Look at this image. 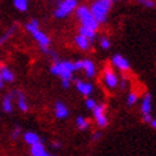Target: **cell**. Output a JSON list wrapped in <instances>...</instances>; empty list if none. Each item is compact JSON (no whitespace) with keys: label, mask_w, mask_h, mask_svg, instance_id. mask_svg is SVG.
<instances>
[{"label":"cell","mask_w":156,"mask_h":156,"mask_svg":"<svg viewBox=\"0 0 156 156\" xmlns=\"http://www.w3.org/2000/svg\"><path fill=\"white\" fill-rule=\"evenodd\" d=\"M83 69L88 78H92L95 76V64L91 60H83Z\"/></svg>","instance_id":"ac0fdd59"},{"label":"cell","mask_w":156,"mask_h":156,"mask_svg":"<svg viewBox=\"0 0 156 156\" xmlns=\"http://www.w3.org/2000/svg\"><path fill=\"white\" fill-rule=\"evenodd\" d=\"M74 9H77V0H63V2L58 4L54 12V16L56 18H66Z\"/></svg>","instance_id":"5b68a950"},{"label":"cell","mask_w":156,"mask_h":156,"mask_svg":"<svg viewBox=\"0 0 156 156\" xmlns=\"http://www.w3.org/2000/svg\"><path fill=\"white\" fill-rule=\"evenodd\" d=\"M77 17L80 18L81 21V27H84V28H90L92 31H96L97 27H99V23L96 22V19L94 18L92 13L91 10L87 8V6H78L77 8Z\"/></svg>","instance_id":"277c9868"},{"label":"cell","mask_w":156,"mask_h":156,"mask_svg":"<svg viewBox=\"0 0 156 156\" xmlns=\"http://www.w3.org/2000/svg\"><path fill=\"white\" fill-rule=\"evenodd\" d=\"M144 4H145L146 6H148V8H152V6L155 5V3L152 2V0H146V2H145Z\"/></svg>","instance_id":"83f0119b"},{"label":"cell","mask_w":156,"mask_h":156,"mask_svg":"<svg viewBox=\"0 0 156 156\" xmlns=\"http://www.w3.org/2000/svg\"><path fill=\"white\" fill-rule=\"evenodd\" d=\"M76 123H77V126H78V128H80V129H86V128H88V126H90L88 120H87L86 118H83V116H78L77 120H76Z\"/></svg>","instance_id":"7402d4cb"},{"label":"cell","mask_w":156,"mask_h":156,"mask_svg":"<svg viewBox=\"0 0 156 156\" xmlns=\"http://www.w3.org/2000/svg\"><path fill=\"white\" fill-rule=\"evenodd\" d=\"M144 120H145L146 123H150V122L152 120V116H151V115H145V116H144Z\"/></svg>","instance_id":"f546056e"},{"label":"cell","mask_w":156,"mask_h":156,"mask_svg":"<svg viewBox=\"0 0 156 156\" xmlns=\"http://www.w3.org/2000/svg\"><path fill=\"white\" fill-rule=\"evenodd\" d=\"M150 123H151V126H152V127H154V128L156 129V118H155V119H152V120H151Z\"/></svg>","instance_id":"d6a6232c"},{"label":"cell","mask_w":156,"mask_h":156,"mask_svg":"<svg viewBox=\"0 0 156 156\" xmlns=\"http://www.w3.org/2000/svg\"><path fill=\"white\" fill-rule=\"evenodd\" d=\"M84 104H86V108H87V109H90V110H94V109H95V106L97 105L96 101H95L94 99H87Z\"/></svg>","instance_id":"cb8c5ba5"},{"label":"cell","mask_w":156,"mask_h":156,"mask_svg":"<svg viewBox=\"0 0 156 156\" xmlns=\"http://www.w3.org/2000/svg\"><path fill=\"white\" fill-rule=\"evenodd\" d=\"M62 86L64 88H68L70 86V81H62Z\"/></svg>","instance_id":"f1b7e54d"},{"label":"cell","mask_w":156,"mask_h":156,"mask_svg":"<svg viewBox=\"0 0 156 156\" xmlns=\"http://www.w3.org/2000/svg\"><path fill=\"white\" fill-rule=\"evenodd\" d=\"M90 44H91V41L88 40V38L84 37V36H82V35H78L76 37V45L80 49H82V50L88 49L90 48Z\"/></svg>","instance_id":"e0dca14e"},{"label":"cell","mask_w":156,"mask_h":156,"mask_svg":"<svg viewBox=\"0 0 156 156\" xmlns=\"http://www.w3.org/2000/svg\"><path fill=\"white\" fill-rule=\"evenodd\" d=\"M31 155L32 156H55V155L49 154L46 151V148H45V146L42 145V142H40V144H37V145L31 146Z\"/></svg>","instance_id":"8fae6325"},{"label":"cell","mask_w":156,"mask_h":156,"mask_svg":"<svg viewBox=\"0 0 156 156\" xmlns=\"http://www.w3.org/2000/svg\"><path fill=\"white\" fill-rule=\"evenodd\" d=\"M12 95H13V97H16V102H17V106L19 108V110H21V112H27L28 104H27V100H26V96L23 95V92H21V91H14Z\"/></svg>","instance_id":"ba28073f"},{"label":"cell","mask_w":156,"mask_h":156,"mask_svg":"<svg viewBox=\"0 0 156 156\" xmlns=\"http://www.w3.org/2000/svg\"><path fill=\"white\" fill-rule=\"evenodd\" d=\"M4 86V81H3V78H2V76H0V88H2Z\"/></svg>","instance_id":"836d02e7"},{"label":"cell","mask_w":156,"mask_h":156,"mask_svg":"<svg viewBox=\"0 0 156 156\" xmlns=\"http://www.w3.org/2000/svg\"><path fill=\"white\" fill-rule=\"evenodd\" d=\"M94 116L96 119L97 126L104 128L106 127L108 124V118H106V114H105V106L104 105H96L94 109Z\"/></svg>","instance_id":"8992f818"},{"label":"cell","mask_w":156,"mask_h":156,"mask_svg":"<svg viewBox=\"0 0 156 156\" xmlns=\"http://www.w3.org/2000/svg\"><path fill=\"white\" fill-rule=\"evenodd\" d=\"M100 45H101L102 49H109V48H110V41L108 40L106 37H102L101 41H100Z\"/></svg>","instance_id":"d4e9b609"},{"label":"cell","mask_w":156,"mask_h":156,"mask_svg":"<svg viewBox=\"0 0 156 156\" xmlns=\"http://www.w3.org/2000/svg\"><path fill=\"white\" fill-rule=\"evenodd\" d=\"M104 82H105L106 87H109V88H115L119 84L118 77H116V74L113 72L112 69L105 70V74H104Z\"/></svg>","instance_id":"52a82bcc"},{"label":"cell","mask_w":156,"mask_h":156,"mask_svg":"<svg viewBox=\"0 0 156 156\" xmlns=\"http://www.w3.org/2000/svg\"><path fill=\"white\" fill-rule=\"evenodd\" d=\"M13 95H6L4 99H3V102H2V108L5 113H12L13 112Z\"/></svg>","instance_id":"9a60e30c"},{"label":"cell","mask_w":156,"mask_h":156,"mask_svg":"<svg viewBox=\"0 0 156 156\" xmlns=\"http://www.w3.org/2000/svg\"><path fill=\"white\" fill-rule=\"evenodd\" d=\"M55 115H56V118H59V119H66L69 115V110L63 102L58 101L55 104Z\"/></svg>","instance_id":"7c38bea8"},{"label":"cell","mask_w":156,"mask_h":156,"mask_svg":"<svg viewBox=\"0 0 156 156\" xmlns=\"http://www.w3.org/2000/svg\"><path fill=\"white\" fill-rule=\"evenodd\" d=\"M76 87H77V90L80 91L82 95H84V96H90L91 94H92V91H94L92 84L88 83V82L77 81V82H76Z\"/></svg>","instance_id":"30bf717a"},{"label":"cell","mask_w":156,"mask_h":156,"mask_svg":"<svg viewBox=\"0 0 156 156\" xmlns=\"http://www.w3.org/2000/svg\"><path fill=\"white\" fill-rule=\"evenodd\" d=\"M100 136H101V133H100V132L95 133V134H94V140H99V138H100Z\"/></svg>","instance_id":"1f68e13d"},{"label":"cell","mask_w":156,"mask_h":156,"mask_svg":"<svg viewBox=\"0 0 156 156\" xmlns=\"http://www.w3.org/2000/svg\"><path fill=\"white\" fill-rule=\"evenodd\" d=\"M0 76H2L4 82H13L14 81V73H13L12 69H9L8 67L0 68Z\"/></svg>","instance_id":"2e32d148"},{"label":"cell","mask_w":156,"mask_h":156,"mask_svg":"<svg viewBox=\"0 0 156 156\" xmlns=\"http://www.w3.org/2000/svg\"><path fill=\"white\" fill-rule=\"evenodd\" d=\"M74 68H76V70L82 69V68H83V60H78V62H76V63H74Z\"/></svg>","instance_id":"4316f807"},{"label":"cell","mask_w":156,"mask_h":156,"mask_svg":"<svg viewBox=\"0 0 156 156\" xmlns=\"http://www.w3.org/2000/svg\"><path fill=\"white\" fill-rule=\"evenodd\" d=\"M14 6L19 12H26L28 8V0H14Z\"/></svg>","instance_id":"ffe728a7"},{"label":"cell","mask_w":156,"mask_h":156,"mask_svg":"<svg viewBox=\"0 0 156 156\" xmlns=\"http://www.w3.org/2000/svg\"><path fill=\"white\" fill-rule=\"evenodd\" d=\"M80 35L84 36L86 38H88V40H94L95 38V31L92 30H90V28H84V27H81L80 28Z\"/></svg>","instance_id":"d6986e66"},{"label":"cell","mask_w":156,"mask_h":156,"mask_svg":"<svg viewBox=\"0 0 156 156\" xmlns=\"http://www.w3.org/2000/svg\"><path fill=\"white\" fill-rule=\"evenodd\" d=\"M14 31H16V26H12V27H10L8 31H6L3 36H0V46H2V45H3L6 40H8V38H9L13 34H14Z\"/></svg>","instance_id":"44dd1931"},{"label":"cell","mask_w":156,"mask_h":156,"mask_svg":"<svg viewBox=\"0 0 156 156\" xmlns=\"http://www.w3.org/2000/svg\"><path fill=\"white\" fill-rule=\"evenodd\" d=\"M137 95H136L134 92H131L128 95V97H127V102H128V105H134L136 102H137Z\"/></svg>","instance_id":"603a6c76"},{"label":"cell","mask_w":156,"mask_h":156,"mask_svg":"<svg viewBox=\"0 0 156 156\" xmlns=\"http://www.w3.org/2000/svg\"><path fill=\"white\" fill-rule=\"evenodd\" d=\"M151 110H152V99H151V95L147 94L145 95L144 100H142L141 112L144 113V116H145V115H151Z\"/></svg>","instance_id":"9c48e42d"},{"label":"cell","mask_w":156,"mask_h":156,"mask_svg":"<svg viewBox=\"0 0 156 156\" xmlns=\"http://www.w3.org/2000/svg\"><path fill=\"white\" fill-rule=\"evenodd\" d=\"M112 2H119V0H112Z\"/></svg>","instance_id":"d590c367"},{"label":"cell","mask_w":156,"mask_h":156,"mask_svg":"<svg viewBox=\"0 0 156 156\" xmlns=\"http://www.w3.org/2000/svg\"><path fill=\"white\" fill-rule=\"evenodd\" d=\"M113 2L112 0H96V2L91 5V13H92L94 18L96 19L97 23L106 22V18L109 14V10L112 8Z\"/></svg>","instance_id":"7a4b0ae2"},{"label":"cell","mask_w":156,"mask_h":156,"mask_svg":"<svg viewBox=\"0 0 156 156\" xmlns=\"http://www.w3.org/2000/svg\"><path fill=\"white\" fill-rule=\"evenodd\" d=\"M113 64L120 69V70H128L129 69V63L126 58H123L122 55H114L113 56Z\"/></svg>","instance_id":"4fadbf2b"},{"label":"cell","mask_w":156,"mask_h":156,"mask_svg":"<svg viewBox=\"0 0 156 156\" xmlns=\"http://www.w3.org/2000/svg\"><path fill=\"white\" fill-rule=\"evenodd\" d=\"M74 70V63L72 62H58L50 68V72L55 76H59L62 81H72Z\"/></svg>","instance_id":"3957f363"},{"label":"cell","mask_w":156,"mask_h":156,"mask_svg":"<svg viewBox=\"0 0 156 156\" xmlns=\"http://www.w3.org/2000/svg\"><path fill=\"white\" fill-rule=\"evenodd\" d=\"M26 30L34 36V38L38 42V45H40V48L42 49L44 53H49L50 38L46 34H44V32L40 30V26H38V22L36 19H32L30 23L26 24Z\"/></svg>","instance_id":"6da1fadb"},{"label":"cell","mask_w":156,"mask_h":156,"mask_svg":"<svg viewBox=\"0 0 156 156\" xmlns=\"http://www.w3.org/2000/svg\"><path fill=\"white\" fill-rule=\"evenodd\" d=\"M140 2H141V3H145V2H146V0H140Z\"/></svg>","instance_id":"e575fe53"},{"label":"cell","mask_w":156,"mask_h":156,"mask_svg":"<svg viewBox=\"0 0 156 156\" xmlns=\"http://www.w3.org/2000/svg\"><path fill=\"white\" fill-rule=\"evenodd\" d=\"M51 146H53L54 148H60L62 147V145L59 144V142H54V144H51Z\"/></svg>","instance_id":"4dcf8cb0"},{"label":"cell","mask_w":156,"mask_h":156,"mask_svg":"<svg viewBox=\"0 0 156 156\" xmlns=\"http://www.w3.org/2000/svg\"><path fill=\"white\" fill-rule=\"evenodd\" d=\"M19 134H21V128H19V127H16V128H14V131L12 132V138L17 140V138L19 137Z\"/></svg>","instance_id":"484cf974"},{"label":"cell","mask_w":156,"mask_h":156,"mask_svg":"<svg viewBox=\"0 0 156 156\" xmlns=\"http://www.w3.org/2000/svg\"><path fill=\"white\" fill-rule=\"evenodd\" d=\"M23 138L26 141V144H28L30 146L37 145V144H40L41 142L40 136H38L37 133H35V132H26L24 136H23Z\"/></svg>","instance_id":"5bb4252c"}]
</instances>
